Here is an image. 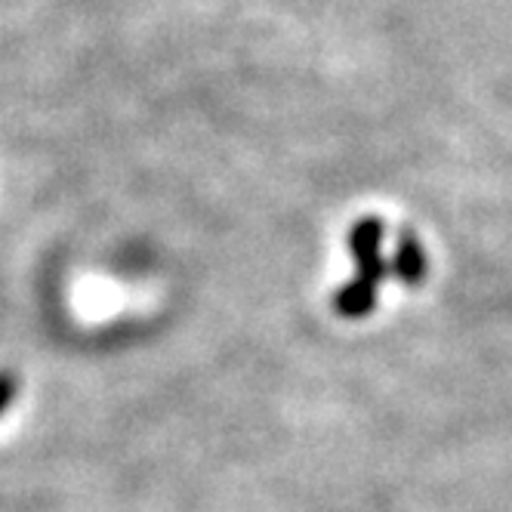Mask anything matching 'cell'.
<instances>
[{
	"instance_id": "1",
	"label": "cell",
	"mask_w": 512,
	"mask_h": 512,
	"mask_svg": "<svg viewBox=\"0 0 512 512\" xmlns=\"http://www.w3.org/2000/svg\"><path fill=\"white\" fill-rule=\"evenodd\" d=\"M13 395H16V380L10 374H0V414L10 408Z\"/></svg>"
}]
</instances>
